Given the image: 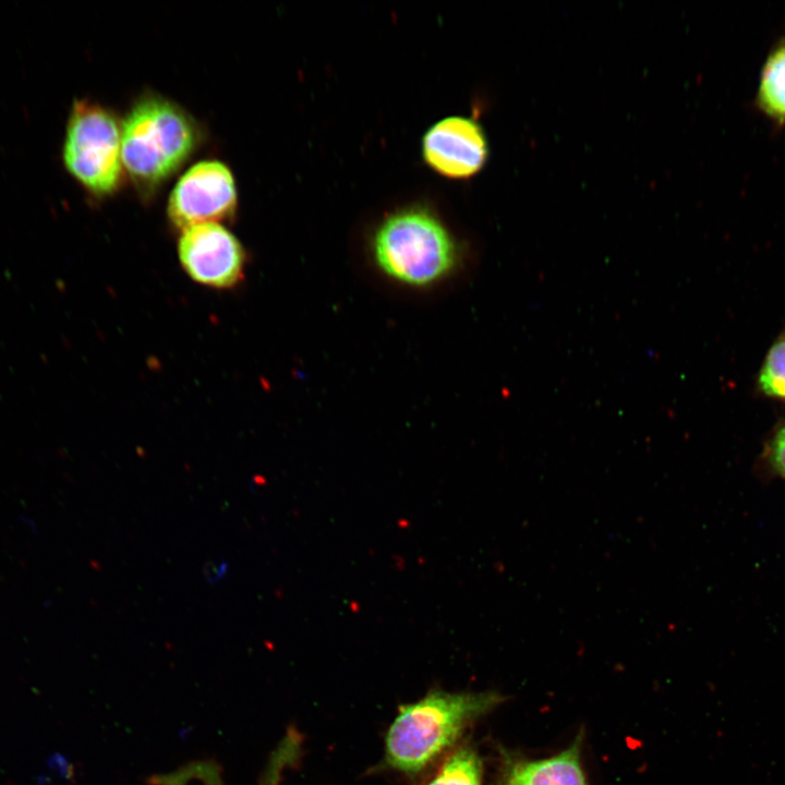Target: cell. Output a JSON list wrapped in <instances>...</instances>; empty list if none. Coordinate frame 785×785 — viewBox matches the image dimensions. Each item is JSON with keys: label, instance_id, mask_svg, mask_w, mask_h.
<instances>
[{"label": "cell", "instance_id": "1", "mask_svg": "<svg viewBox=\"0 0 785 785\" xmlns=\"http://www.w3.org/2000/svg\"><path fill=\"white\" fill-rule=\"evenodd\" d=\"M503 700L491 691L433 690L402 705L386 734L385 766L404 774L421 772Z\"/></svg>", "mask_w": 785, "mask_h": 785}, {"label": "cell", "instance_id": "2", "mask_svg": "<svg viewBox=\"0 0 785 785\" xmlns=\"http://www.w3.org/2000/svg\"><path fill=\"white\" fill-rule=\"evenodd\" d=\"M200 140L196 121L181 106L162 96H142L121 125L123 168L150 193L186 161Z\"/></svg>", "mask_w": 785, "mask_h": 785}, {"label": "cell", "instance_id": "3", "mask_svg": "<svg viewBox=\"0 0 785 785\" xmlns=\"http://www.w3.org/2000/svg\"><path fill=\"white\" fill-rule=\"evenodd\" d=\"M372 253L383 273L411 287L442 280L458 261L450 232L432 212L421 207L388 216L374 233Z\"/></svg>", "mask_w": 785, "mask_h": 785}, {"label": "cell", "instance_id": "4", "mask_svg": "<svg viewBox=\"0 0 785 785\" xmlns=\"http://www.w3.org/2000/svg\"><path fill=\"white\" fill-rule=\"evenodd\" d=\"M69 174L92 196L106 197L121 185V128L108 108L76 99L70 109L62 145Z\"/></svg>", "mask_w": 785, "mask_h": 785}, {"label": "cell", "instance_id": "5", "mask_svg": "<svg viewBox=\"0 0 785 785\" xmlns=\"http://www.w3.org/2000/svg\"><path fill=\"white\" fill-rule=\"evenodd\" d=\"M237 201L230 169L216 159L202 160L177 181L169 196L167 214L171 224L184 231L195 225L231 218Z\"/></svg>", "mask_w": 785, "mask_h": 785}, {"label": "cell", "instance_id": "6", "mask_svg": "<svg viewBox=\"0 0 785 785\" xmlns=\"http://www.w3.org/2000/svg\"><path fill=\"white\" fill-rule=\"evenodd\" d=\"M178 254L183 269L202 285L230 288L243 277V246L218 222L185 229L179 240Z\"/></svg>", "mask_w": 785, "mask_h": 785}, {"label": "cell", "instance_id": "7", "mask_svg": "<svg viewBox=\"0 0 785 785\" xmlns=\"http://www.w3.org/2000/svg\"><path fill=\"white\" fill-rule=\"evenodd\" d=\"M422 154L437 173L466 179L485 165L488 146L479 123L466 117H448L433 124L423 136Z\"/></svg>", "mask_w": 785, "mask_h": 785}, {"label": "cell", "instance_id": "8", "mask_svg": "<svg viewBox=\"0 0 785 785\" xmlns=\"http://www.w3.org/2000/svg\"><path fill=\"white\" fill-rule=\"evenodd\" d=\"M582 734L570 747L545 759L505 753L494 785H589L581 764Z\"/></svg>", "mask_w": 785, "mask_h": 785}, {"label": "cell", "instance_id": "9", "mask_svg": "<svg viewBox=\"0 0 785 785\" xmlns=\"http://www.w3.org/2000/svg\"><path fill=\"white\" fill-rule=\"evenodd\" d=\"M757 105L769 118L785 124V36L770 51L762 67Z\"/></svg>", "mask_w": 785, "mask_h": 785}, {"label": "cell", "instance_id": "10", "mask_svg": "<svg viewBox=\"0 0 785 785\" xmlns=\"http://www.w3.org/2000/svg\"><path fill=\"white\" fill-rule=\"evenodd\" d=\"M483 764L471 747L450 753L426 785H482Z\"/></svg>", "mask_w": 785, "mask_h": 785}, {"label": "cell", "instance_id": "11", "mask_svg": "<svg viewBox=\"0 0 785 785\" xmlns=\"http://www.w3.org/2000/svg\"><path fill=\"white\" fill-rule=\"evenodd\" d=\"M761 390L785 400V335L770 349L759 375Z\"/></svg>", "mask_w": 785, "mask_h": 785}, {"label": "cell", "instance_id": "12", "mask_svg": "<svg viewBox=\"0 0 785 785\" xmlns=\"http://www.w3.org/2000/svg\"><path fill=\"white\" fill-rule=\"evenodd\" d=\"M769 462L772 469L785 479V425L777 430L769 446Z\"/></svg>", "mask_w": 785, "mask_h": 785}, {"label": "cell", "instance_id": "13", "mask_svg": "<svg viewBox=\"0 0 785 785\" xmlns=\"http://www.w3.org/2000/svg\"><path fill=\"white\" fill-rule=\"evenodd\" d=\"M47 764L50 769L57 771L63 776H69L70 770L65 759L60 754H52L49 757Z\"/></svg>", "mask_w": 785, "mask_h": 785}]
</instances>
